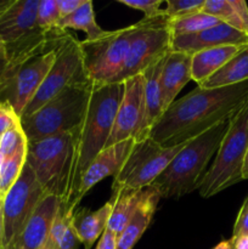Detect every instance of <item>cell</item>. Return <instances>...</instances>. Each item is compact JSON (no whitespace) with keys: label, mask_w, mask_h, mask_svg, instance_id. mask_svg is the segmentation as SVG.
Wrapping results in <instances>:
<instances>
[{"label":"cell","mask_w":248,"mask_h":249,"mask_svg":"<svg viewBox=\"0 0 248 249\" xmlns=\"http://www.w3.org/2000/svg\"><path fill=\"white\" fill-rule=\"evenodd\" d=\"M247 101L248 80L213 89L197 87L165 109L148 138L163 147L189 142L232 118Z\"/></svg>","instance_id":"1"},{"label":"cell","mask_w":248,"mask_h":249,"mask_svg":"<svg viewBox=\"0 0 248 249\" xmlns=\"http://www.w3.org/2000/svg\"><path fill=\"white\" fill-rule=\"evenodd\" d=\"M123 90V83L94 85L87 113L77 128L70 184L67 196L62 202L71 212H75L79 206L77 195L82 178L92 160L106 147Z\"/></svg>","instance_id":"2"},{"label":"cell","mask_w":248,"mask_h":249,"mask_svg":"<svg viewBox=\"0 0 248 249\" xmlns=\"http://www.w3.org/2000/svg\"><path fill=\"white\" fill-rule=\"evenodd\" d=\"M231 119L218 124L189 141L162 174L151 184L160 198L177 199L199 187L207 165L215 156Z\"/></svg>","instance_id":"3"},{"label":"cell","mask_w":248,"mask_h":249,"mask_svg":"<svg viewBox=\"0 0 248 249\" xmlns=\"http://www.w3.org/2000/svg\"><path fill=\"white\" fill-rule=\"evenodd\" d=\"M40 0H14L0 16V38L9 72L55 45L63 32L48 33L36 22Z\"/></svg>","instance_id":"4"},{"label":"cell","mask_w":248,"mask_h":249,"mask_svg":"<svg viewBox=\"0 0 248 249\" xmlns=\"http://www.w3.org/2000/svg\"><path fill=\"white\" fill-rule=\"evenodd\" d=\"M94 85L85 82L67 87L32 116L21 118L28 142L75 130L87 113Z\"/></svg>","instance_id":"5"},{"label":"cell","mask_w":248,"mask_h":249,"mask_svg":"<svg viewBox=\"0 0 248 249\" xmlns=\"http://www.w3.org/2000/svg\"><path fill=\"white\" fill-rule=\"evenodd\" d=\"M248 148V101L231 118L228 131L199 184L201 197L209 198L242 181V167Z\"/></svg>","instance_id":"6"},{"label":"cell","mask_w":248,"mask_h":249,"mask_svg":"<svg viewBox=\"0 0 248 249\" xmlns=\"http://www.w3.org/2000/svg\"><path fill=\"white\" fill-rule=\"evenodd\" d=\"M75 134H58L36 142H28L26 163L33 170L36 180L46 195L63 202L70 184L74 156Z\"/></svg>","instance_id":"7"},{"label":"cell","mask_w":248,"mask_h":249,"mask_svg":"<svg viewBox=\"0 0 248 249\" xmlns=\"http://www.w3.org/2000/svg\"><path fill=\"white\" fill-rule=\"evenodd\" d=\"M169 21L163 11L159 16L143 17L136 23L124 65L113 83H123L142 74L167 56L172 43Z\"/></svg>","instance_id":"8"},{"label":"cell","mask_w":248,"mask_h":249,"mask_svg":"<svg viewBox=\"0 0 248 249\" xmlns=\"http://www.w3.org/2000/svg\"><path fill=\"white\" fill-rule=\"evenodd\" d=\"M56 50L57 55L50 71L33 99L26 106L21 118L32 116L67 87L78 83L91 82L85 72L79 40L77 38L63 32L56 41Z\"/></svg>","instance_id":"9"},{"label":"cell","mask_w":248,"mask_h":249,"mask_svg":"<svg viewBox=\"0 0 248 249\" xmlns=\"http://www.w3.org/2000/svg\"><path fill=\"white\" fill-rule=\"evenodd\" d=\"M186 143L174 147H163L151 138L135 141L121 172L113 178L112 195L123 190H143L150 187Z\"/></svg>","instance_id":"10"},{"label":"cell","mask_w":248,"mask_h":249,"mask_svg":"<svg viewBox=\"0 0 248 249\" xmlns=\"http://www.w3.org/2000/svg\"><path fill=\"white\" fill-rule=\"evenodd\" d=\"M136 23L107 31L91 40H79L83 63L88 77L95 84L113 83L125 61Z\"/></svg>","instance_id":"11"},{"label":"cell","mask_w":248,"mask_h":249,"mask_svg":"<svg viewBox=\"0 0 248 249\" xmlns=\"http://www.w3.org/2000/svg\"><path fill=\"white\" fill-rule=\"evenodd\" d=\"M46 196L33 170L26 163L18 180L2 199L4 249H10L14 245L36 207Z\"/></svg>","instance_id":"12"},{"label":"cell","mask_w":248,"mask_h":249,"mask_svg":"<svg viewBox=\"0 0 248 249\" xmlns=\"http://www.w3.org/2000/svg\"><path fill=\"white\" fill-rule=\"evenodd\" d=\"M56 55L57 50L55 43L53 48L29 58L11 72L7 70V80L0 91V101L11 105L21 117L27 105L43 84Z\"/></svg>","instance_id":"13"},{"label":"cell","mask_w":248,"mask_h":249,"mask_svg":"<svg viewBox=\"0 0 248 249\" xmlns=\"http://www.w3.org/2000/svg\"><path fill=\"white\" fill-rule=\"evenodd\" d=\"M123 96L119 102L113 128L106 147L128 139H135L142 125L145 114V78L135 75L123 82Z\"/></svg>","instance_id":"14"},{"label":"cell","mask_w":248,"mask_h":249,"mask_svg":"<svg viewBox=\"0 0 248 249\" xmlns=\"http://www.w3.org/2000/svg\"><path fill=\"white\" fill-rule=\"evenodd\" d=\"M248 45V33L241 32L225 23H219L212 28L195 34H186L172 38L170 51H177L192 56L196 53L219 46Z\"/></svg>","instance_id":"15"},{"label":"cell","mask_w":248,"mask_h":249,"mask_svg":"<svg viewBox=\"0 0 248 249\" xmlns=\"http://www.w3.org/2000/svg\"><path fill=\"white\" fill-rule=\"evenodd\" d=\"M134 143H135L134 139H128L113 146L105 147L97 155V157L92 160L87 169L84 177L82 178L77 195L78 204L84 198L85 195L101 180L108 177H117L124 162L130 155Z\"/></svg>","instance_id":"16"},{"label":"cell","mask_w":248,"mask_h":249,"mask_svg":"<svg viewBox=\"0 0 248 249\" xmlns=\"http://www.w3.org/2000/svg\"><path fill=\"white\" fill-rule=\"evenodd\" d=\"M60 199L55 196H46L39 203L28 223L10 249H41L45 245L49 231L53 225Z\"/></svg>","instance_id":"17"},{"label":"cell","mask_w":248,"mask_h":249,"mask_svg":"<svg viewBox=\"0 0 248 249\" xmlns=\"http://www.w3.org/2000/svg\"><path fill=\"white\" fill-rule=\"evenodd\" d=\"M192 56L177 51H169L164 57L160 73V94L163 109H167L182 88L192 80Z\"/></svg>","instance_id":"18"},{"label":"cell","mask_w":248,"mask_h":249,"mask_svg":"<svg viewBox=\"0 0 248 249\" xmlns=\"http://www.w3.org/2000/svg\"><path fill=\"white\" fill-rule=\"evenodd\" d=\"M163 65H164V58L151 66L142 73L143 78H145V114H143V121L140 131L134 139L135 141L147 139L152 126L157 123L160 116L164 113L159 83Z\"/></svg>","instance_id":"19"},{"label":"cell","mask_w":248,"mask_h":249,"mask_svg":"<svg viewBox=\"0 0 248 249\" xmlns=\"http://www.w3.org/2000/svg\"><path fill=\"white\" fill-rule=\"evenodd\" d=\"M111 213L112 203L109 201L95 212L77 208L73 214L72 225L84 249H91L94 243L106 231Z\"/></svg>","instance_id":"20"},{"label":"cell","mask_w":248,"mask_h":249,"mask_svg":"<svg viewBox=\"0 0 248 249\" xmlns=\"http://www.w3.org/2000/svg\"><path fill=\"white\" fill-rule=\"evenodd\" d=\"M159 195L152 189L148 187V192L146 198L141 203L140 208L136 211L133 218L129 220L121 235L117 237L116 249H133L138 243L141 236L143 235L152 221L153 215L157 209V204L159 202Z\"/></svg>","instance_id":"21"},{"label":"cell","mask_w":248,"mask_h":249,"mask_svg":"<svg viewBox=\"0 0 248 249\" xmlns=\"http://www.w3.org/2000/svg\"><path fill=\"white\" fill-rule=\"evenodd\" d=\"M246 46H219L192 55V80L198 85L206 82Z\"/></svg>","instance_id":"22"},{"label":"cell","mask_w":248,"mask_h":249,"mask_svg":"<svg viewBox=\"0 0 248 249\" xmlns=\"http://www.w3.org/2000/svg\"><path fill=\"white\" fill-rule=\"evenodd\" d=\"M148 187L143 190H123L116 195H112L109 202L112 203V213L107 230L113 232L118 237L129 223L134 214L140 208L141 203L146 198Z\"/></svg>","instance_id":"23"},{"label":"cell","mask_w":248,"mask_h":249,"mask_svg":"<svg viewBox=\"0 0 248 249\" xmlns=\"http://www.w3.org/2000/svg\"><path fill=\"white\" fill-rule=\"evenodd\" d=\"M202 11L248 33V5L245 0H204Z\"/></svg>","instance_id":"24"},{"label":"cell","mask_w":248,"mask_h":249,"mask_svg":"<svg viewBox=\"0 0 248 249\" xmlns=\"http://www.w3.org/2000/svg\"><path fill=\"white\" fill-rule=\"evenodd\" d=\"M248 80V46L236 53L229 62H226L215 74L199 84L204 89L223 88L235 85Z\"/></svg>","instance_id":"25"},{"label":"cell","mask_w":248,"mask_h":249,"mask_svg":"<svg viewBox=\"0 0 248 249\" xmlns=\"http://www.w3.org/2000/svg\"><path fill=\"white\" fill-rule=\"evenodd\" d=\"M58 29L62 32H66L67 29L82 31L85 33L87 36L85 39L88 40L99 38L107 32L97 24L91 0H84L79 9L75 10L70 16L61 19L58 22Z\"/></svg>","instance_id":"26"},{"label":"cell","mask_w":248,"mask_h":249,"mask_svg":"<svg viewBox=\"0 0 248 249\" xmlns=\"http://www.w3.org/2000/svg\"><path fill=\"white\" fill-rule=\"evenodd\" d=\"M28 143L21 146L16 152L9 157H5L0 167V199H4L15 182L18 180L27 160Z\"/></svg>","instance_id":"27"},{"label":"cell","mask_w":248,"mask_h":249,"mask_svg":"<svg viewBox=\"0 0 248 249\" xmlns=\"http://www.w3.org/2000/svg\"><path fill=\"white\" fill-rule=\"evenodd\" d=\"M219 23H221V22L218 18L208 14H204L203 11H199L180 17V18L170 19L169 31L172 34V38H175V36H186V34L198 33V32L212 28Z\"/></svg>","instance_id":"28"},{"label":"cell","mask_w":248,"mask_h":249,"mask_svg":"<svg viewBox=\"0 0 248 249\" xmlns=\"http://www.w3.org/2000/svg\"><path fill=\"white\" fill-rule=\"evenodd\" d=\"M73 214H74V212H71L62 202H60V206L56 212L55 218H53V225L49 231L45 245L41 249H58L61 241L66 233V230L72 221Z\"/></svg>","instance_id":"29"},{"label":"cell","mask_w":248,"mask_h":249,"mask_svg":"<svg viewBox=\"0 0 248 249\" xmlns=\"http://www.w3.org/2000/svg\"><path fill=\"white\" fill-rule=\"evenodd\" d=\"M60 21L61 16L56 0H40L38 14H36V22H38L39 27L48 33H53V32L60 31L58 29Z\"/></svg>","instance_id":"30"},{"label":"cell","mask_w":248,"mask_h":249,"mask_svg":"<svg viewBox=\"0 0 248 249\" xmlns=\"http://www.w3.org/2000/svg\"><path fill=\"white\" fill-rule=\"evenodd\" d=\"M165 5L164 15L168 18L174 19L202 11L204 0H167Z\"/></svg>","instance_id":"31"},{"label":"cell","mask_w":248,"mask_h":249,"mask_svg":"<svg viewBox=\"0 0 248 249\" xmlns=\"http://www.w3.org/2000/svg\"><path fill=\"white\" fill-rule=\"evenodd\" d=\"M26 143H28V140L23 129L22 126H17L0 136V153L4 158L9 157Z\"/></svg>","instance_id":"32"},{"label":"cell","mask_w":248,"mask_h":249,"mask_svg":"<svg viewBox=\"0 0 248 249\" xmlns=\"http://www.w3.org/2000/svg\"><path fill=\"white\" fill-rule=\"evenodd\" d=\"M119 4H123L130 9L143 12L145 17H156L163 14L164 10L160 9L162 0H118Z\"/></svg>","instance_id":"33"},{"label":"cell","mask_w":248,"mask_h":249,"mask_svg":"<svg viewBox=\"0 0 248 249\" xmlns=\"http://www.w3.org/2000/svg\"><path fill=\"white\" fill-rule=\"evenodd\" d=\"M17 126H21V117L16 113L11 105L0 101V136Z\"/></svg>","instance_id":"34"},{"label":"cell","mask_w":248,"mask_h":249,"mask_svg":"<svg viewBox=\"0 0 248 249\" xmlns=\"http://www.w3.org/2000/svg\"><path fill=\"white\" fill-rule=\"evenodd\" d=\"M241 236H248V196L246 197L240 211H238L231 238H237Z\"/></svg>","instance_id":"35"},{"label":"cell","mask_w":248,"mask_h":249,"mask_svg":"<svg viewBox=\"0 0 248 249\" xmlns=\"http://www.w3.org/2000/svg\"><path fill=\"white\" fill-rule=\"evenodd\" d=\"M80 245L82 243H80L79 238H78L77 233H75L74 229H73L72 221H71L70 226L67 228L65 236H63L62 241H61L58 249H79Z\"/></svg>","instance_id":"36"},{"label":"cell","mask_w":248,"mask_h":249,"mask_svg":"<svg viewBox=\"0 0 248 249\" xmlns=\"http://www.w3.org/2000/svg\"><path fill=\"white\" fill-rule=\"evenodd\" d=\"M84 0H56L61 19L72 15L75 10L79 9Z\"/></svg>","instance_id":"37"},{"label":"cell","mask_w":248,"mask_h":249,"mask_svg":"<svg viewBox=\"0 0 248 249\" xmlns=\"http://www.w3.org/2000/svg\"><path fill=\"white\" fill-rule=\"evenodd\" d=\"M116 243L117 236L106 229V231H105V232L102 233L101 237H100L95 249H116Z\"/></svg>","instance_id":"38"},{"label":"cell","mask_w":248,"mask_h":249,"mask_svg":"<svg viewBox=\"0 0 248 249\" xmlns=\"http://www.w3.org/2000/svg\"><path fill=\"white\" fill-rule=\"evenodd\" d=\"M232 249H248V236H241L237 238H230Z\"/></svg>","instance_id":"39"},{"label":"cell","mask_w":248,"mask_h":249,"mask_svg":"<svg viewBox=\"0 0 248 249\" xmlns=\"http://www.w3.org/2000/svg\"><path fill=\"white\" fill-rule=\"evenodd\" d=\"M7 80V61L6 58L0 60V91Z\"/></svg>","instance_id":"40"},{"label":"cell","mask_w":248,"mask_h":249,"mask_svg":"<svg viewBox=\"0 0 248 249\" xmlns=\"http://www.w3.org/2000/svg\"><path fill=\"white\" fill-rule=\"evenodd\" d=\"M0 249H4V226H2V201H0Z\"/></svg>","instance_id":"41"},{"label":"cell","mask_w":248,"mask_h":249,"mask_svg":"<svg viewBox=\"0 0 248 249\" xmlns=\"http://www.w3.org/2000/svg\"><path fill=\"white\" fill-rule=\"evenodd\" d=\"M213 249H232L230 240H223L218 243Z\"/></svg>","instance_id":"42"},{"label":"cell","mask_w":248,"mask_h":249,"mask_svg":"<svg viewBox=\"0 0 248 249\" xmlns=\"http://www.w3.org/2000/svg\"><path fill=\"white\" fill-rule=\"evenodd\" d=\"M242 179L243 180L248 179V148H247V152H246L245 162H243V167H242Z\"/></svg>","instance_id":"43"},{"label":"cell","mask_w":248,"mask_h":249,"mask_svg":"<svg viewBox=\"0 0 248 249\" xmlns=\"http://www.w3.org/2000/svg\"><path fill=\"white\" fill-rule=\"evenodd\" d=\"M14 0H0V16L7 10V7L12 4Z\"/></svg>","instance_id":"44"},{"label":"cell","mask_w":248,"mask_h":249,"mask_svg":"<svg viewBox=\"0 0 248 249\" xmlns=\"http://www.w3.org/2000/svg\"><path fill=\"white\" fill-rule=\"evenodd\" d=\"M1 58H5V45L2 43L1 38H0V60Z\"/></svg>","instance_id":"45"},{"label":"cell","mask_w":248,"mask_h":249,"mask_svg":"<svg viewBox=\"0 0 248 249\" xmlns=\"http://www.w3.org/2000/svg\"><path fill=\"white\" fill-rule=\"evenodd\" d=\"M0 201H1V199H0Z\"/></svg>","instance_id":"46"}]
</instances>
